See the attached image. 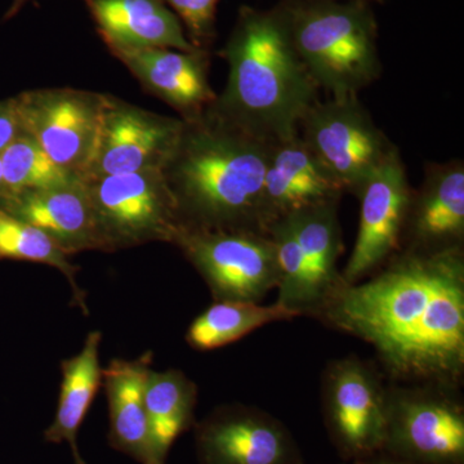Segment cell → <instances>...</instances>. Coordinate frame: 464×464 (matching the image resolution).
<instances>
[{
  "label": "cell",
  "mask_w": 464,
  "mask_h": 464,
  "mask_svg": "<svg viewBox=\"0 0 464 464\" xmlns=\"http://www.w3.org/2000/svg\"><path fill=\"white\" fill-rule=\"evenodd\" d=\"M355 464H415L406 462V460L399 459V458L391 457L386 453H378L375 456L368 458V459L360 460Z\"/></svg>",
  "instance_id": "f1b7e54d"
},
{
  "label": "cell",
  "mask_w": 464,
  "mask_h": 464,
  "mask_svg": "<svg viewBox=\"0 0 464 464\" xmlns=\"http://www.w3.org/2000/svg\"><path fill=\"white\" fill-rule=\"evenodd\" d=\"M267 234L274 241L280 270L276 304L295 311L301 316L314 317L317 298L311 284L306 259L289 217L274 222L268 227Z\"/></svg>",
  "instance_id": "484cf974"
},
{
  "label": "cell",
  "mask_w": 464,
  "mask_h": 464,
  "mask_svg": "<svg viewBox=\"0 0 464 464\" xmlns=\"http://www.w3.org/2000/svg\"><path fill=\"white\" fill-rule=\"evenodd\" d=\"M219 54L227 83L208 110L264 142L298 134L319 87L295 50L284 2L267 11L243 5Z\"/></svg>",
  "instance_id": "7a4b0ae2"
},
{
  "label": "cell",
  "mask_w": 464,
  "mask_h": 464,
  "mask_svg": "<svg viewBox=\"0 0 464 464\" xmlns=\"http://www.w3.org/2000/svg\"><path fill=\"white\" fill-rule=\"evenodd\" d=\"M382 453L415 464H464L459 389L387 381Z\"/></svg>",
  "instance_id": "5b68a950"
},
{
  "label": "cell",
  "mask_w": 464,
  "mask_h": 464,
  "mask_svg": "<svg viewBox=\"0 0 464 464\" xmlns=\"http://www.w3.org/2000/svg\"><path fill=\"white\" fill-rule=\"evenodd\" d=\"M271 145L208 109L199 118L183 121L181 136L161 169L181 228L267 234L262 190Z\"/></svg>",
  "instance_id": "3957f363"
},
{
  "label": "cell",
  "mask_w": 464,
  "mask_h": 464,
  "mask_svg": "<svg viewBox=\"0 0 464 464\" xmlns=\"http://www.w3.org/2000/svg\"><path fill=\"white\" fill-rule=\"evenodd\" d=\"M20 133L70 172L83 179L102 121L105 93L74 88H42L14 97Z\"/></svg>",
  "instance_id": "30bf717a"
},
{
  "label": "cell",
  "mask_w": 464,
  "mask_h": 464,
  "mask_svg": "<svg viewBox=\"0 0 464 464\" xmlns=\"http://www.w3.org/2000/svg\"><path fill=\"white\" fill-rule=\"evenodd\" d=\"M111 53L149 93L172 106L183 121L199 118L218 96L209 83L208 50L143 48Z\"/></svg>",
  "instance_id": "2e32d148"
},
{
  "label": "cell",
  "mask_w": 464,
  "mask_h": 464,
  "mask_svg": "<svg viewBox=\"0 0 464 464\" xmlns=\"http://www.w3.org/2000/svg\"><path fill=\"white\" fill-rule=\"evenodd\" d=\"M301 317L295 311L276 304L264 306L255 302L217 301L195 317L186 333V342L194 350H217L235 343L268 324L292 322Z\"/></svg>",
  "instance_id": "603a6c76"
},
{
  "label": "cell",
  "mask_w": 464,
  "mask_h": 464,
  "mask_svg": "<svg viewBox=\"0 0 464 464\" xmlns=\"http://www.w3.org/2000/svg\"><path fill=\"white\" fill-rule=\"evenodd\" d=\"M110 52L168 48L198 50L164 0H84Z\"/></svg>",
  "instance_id": "ac0fdd59"
},
{
  "label": "cell",
  "mask_w": 464,
  "mask_h": 464,
  "mask_svg": "<svg viewBox=\"0 0 464 464\" xmlns=\"http://www.w3.org/2000/svg\"><path fill=\"white\" fill-rule=\"evenodd\" d=\"M27 2H29V0H14V3H12L11 7H9L7 14H5V20H9V18L16 16L18 12L23 9L24 5H25Z\"/></svg>",
  "instance_id": "f546056e"
},
{
  "label": "cell",
  "mask_w": 464,
  "mask_h": 464,
  "mask_svg": "<svg viewBox=\"0 0 464 464\" xmlns=\"http://www.w3.org/2000/svg\"><path fill=\"white\" fill-rule=\"evenodd\" d=\"M314 317L371 344L387 381L460 389L464 249L401 250L368 279L341 277Z\"/></svg>",
  "instance_id": "6da1fadb"
},
{
  "label": "cell",
  "mask_w": 464,
  "mask_h": 464,
  "mask_svg": "<svg viewBox=\"0 0 464 464\" xmlns=\"http://www.w3.org/2000/svg\"><path fill=\"white\" fill-rule=\"evenodd\" d=\"M102 252L149 243L173 244L181 230L176 201L161 170L83 179Z\"/></svg>",
  "instance_id": "8992f818"
},
{
  "label": "cell",
  "mask_w": 464,
  "mask_h": 464,
  "mask_svg": "<svg viewBox=\"0 0 464 464\" xmlns=\"http://www.w3.org/2000/svg\"><path fill=\"white\" fill-rule=\"evenodd\" d=\"M464 249V163H430L422 185L411 188L401 250L432 253Z\"/></svg>",
  "instance_id": "5bb4252c"
},
{
  "label": "cell",
  "mask_w": 464,
  "mask_h": 464,
  "mask_svg": "<svg viewBox=\"0 0 464 464\" xmlns=\"http://www.w3.org/2000/svg\"><path fill=\"white\" fill-rule=\"evenodd\" d=\"M219 0H164L176 11L194 47L209 51L216 36V12Z\"/></svg>",
  "instance_id": "4316f807"
},
{
  "label": "cell",
  "mask_w": 464,
  "mask_h": 464,
  "mask_svg": "<svg viewBox=\"0 0 464 464\" xmlns=\"http://www.w3.org/2000/svg\"><path fill=\"white\" fill-rule=\"evenodd\" d=\"M338 206L340 201H329L288 216L306 259L317 308L326 295L341 282L337 266L343 252V243Z\"/></svg>",
  "instance_id": "7402d4cb"
},
{
  "label": "cell",
  "mask_w": 464,
  "mask_h": 464,
  "mask_svg": "<svg viewBox=\"0 0 464 464\" xmlns=\"http://www.w3.org/2000/svg\"><path fill=\"white\" fill-rule=\"evenodd\" d=\"M173 246L197 268L215 302L261 304L279 286L276 249L264 232L181 228Z\"/></svg>",
  "instance_id": "ba28073f"
},
{
  "label": "cell",
  "mask_w": 464,
  "mask_h": 464,
  "mask_svg": "<svg viewBox=\"0 0 464 464\" xmlns=\"http://www.w3.org/2000/svg\"><path fill=\"white\" fill-rule=\"evenodd\" d=\"M386 390L380 368L362 357L332 360L324 369V424L344 460L357 463L383 450Z\"/></svg>",
  "instance_id": "9c48e42d"
},
{
  "label": "cell",
  "mask_w": 464,
  "mask_h": 464,
  "mask_svg": "<svg viewBox=\"0 0 464 464\" xmlns=\"http://www.w3.org/2000/svg\"><path fill=\"white\" fill-rule=\"evenodd\" d=\"M411 194L404 161L398 151L357 195L362 201L359 232L346 267L341 273L342 282H362L401 252L402 228Z\"/></svg>",
  "instance_id": "4fadbf2b"
},
{
  "label": "cell",
  "mask_w": 464,
  "mask_h": 464,
  "mask_svg": "<svg viewBox=\"0 0 464 464\" xmlns=\"http://www.w3.org/2000/svg\"><path fill=\"white\" fill-rule=\"evenodd\" d=\"M299 136L343 191L355 197L399 151L356 94L317 101L302 119Z\"/></svg>",
  "instance_id": "52a82bcc"
},
{
  "label": "cell",
  "mask_w": 464,
  "mask_h": 464,
  "mask_svg": "<svg viewBox=\"0 0 464 464\" xmlns=\"http://www.w3.org/2000/svg\"><path fill=\"white\" fill-rule=\"evenodd\" d=\"M0 208L47 234L67 256L101 250L83 179L0 199Z\"/></svg>",
  "instance_id": "e0dca14e"
},
{
  "label": "cell",
  "mask_w": 464,
  "mask_h": 464,
  "mask_svg": "<svg viewBox=\"0 0 464 464\" xmlns=\"http://www.w3.org/2000/svg\"><path fill=\"white\" fill-rule=\"evenodd\" d=\"M365 2H368V0H365ZM378 2H380V0H378Z\"/></svg>",
  "instance_id": "1f68e13d"
},
{
  "label": "cell",
  "mask_w": 464,
  "mask_h": 464,
  "mask_svg": "<svg viewBox=\"0 0 464 464\" xmlns=\"http://www.w3.org/2000/svg\"><path fill=\"white\" fill-rule=\"evenodd\" d=\"M152 353L139 359H114L102 369V383L109 402L111 447L140 464H160L152 449L145 387L151 371Z\"/></svg>",
  "instance_id": "d6986e66"
},
{
  "label": "cell",
  "mask_w": 464,
  "mask_h": 464,
  "mask_svg": "<svg viewBox=\"0 0 464 464\" xmlns=\"http://www.w3.org/2000/svg\"><path fill=\"white\" fill-rule=\"evenodd\" d=\"M198 395L197 383L182 371H150L145 406L150 438L159 463L167 464L168 454L176 440L195 426Z\"/></svg>",
  "instance_id": "44dd1931"
},
{
  "label": "cell",
  "mask_w": 464,
  "mask_h": 464,
  "mask_svg": "<svg viewBox=\"0 0 464 464\" xmlns=\"http://www.w3.org/2000/svg\"><path fill=\"white\" fill-rule=\"evenodd\" d=\"M182 128L181 118L155 114L105 94L99 141L83 179L163 169Z\"/></svg>",
  "instance_id": "8fae6325"
},
{
  "label": "cell",
  "mask_w": 464,
  "mask_h": 464,
  "mask_svg": "<svg viewBox=\"0 0 464 464\" xmlns=\"http://www.w3.org/2000/svg\"><path fill=\"white\" fill-rule=\"evenodd\" d=\"M5 195V181H3L2 163H0V199Z\"/></svg>",
  "instance_id": "4dcf8cb0"
},
{
  "label": "cell",
  "mask_w": 464,
  "mask_h": 464,
  "mask_svg": "<svg viewBox=\"0 0 464 464\" xmlns=\"http://www.w3.org/2000/svg\"><path fill=\"white\" fill-rule=\"evenodd\" d=\"M101 341L102 333L91 332L82 350L61 362L63 381L56 413L44 431L45 441L69 445L75 464H87L79 451L78 433L102 383Z\"/></svg>",
  "instance_id": "ffe728a7"
},
{
  "label": "cell",
  "mask_w": 464,
  "mask_h": 464,
  "mask_svg": "<svg viewBox=\"0 0 464 464\" xmlns=\"http://www.w3.org/2000/svg\"><path fill=\"white\" fill-rule=\"evenodd\" d=\"M290 35L319 90L359 94L381 76L377 21L365 0H283Z\"/></svg>",
  "instance_id": "277c9868"
},
{
  "label": "cell",
  "mask_w": 464,
  "mask_h": 464,
  "mask_svg": "<svg viewBox=\"0 0 464 464\" xmlns=\"http://www.w3.org/2000/svg\"><path fill=\"white\" fill-rule=\"evenodd\" d=\"M195 447L200 464H304L288 427L256 406L216 408L195 423Z\"/></svg>",
  "instance_id": "7c38bea8"
},
{
  "label": "cell",
  "mask_w": 464,
  "mask_h": 464,
  "mask_svg": "<svg viewBox=\"0 0 464 464\" xmlns=\"http://www.w3.org/2000/svg\"><path fill=\"white\" fill-rule=\"evenodd\" d=\"M5 195L44 190L82 179L78 174L58 166L38 143L20 133L0 152ZM2 198V199H3Z\"/></svg>",
  "instance_id": "d4e9b609"
},
{
  "label": "cell",
  "mask_w": 464,
  "mask_h": 464,
  "mask_svg": "<svg viewBox=\"0 0 464 464\" xmlns=\"http://www.w3.org/2000/svg\"><path fill=\"white\" fill-rule=\"evenodd\" d=\"M69 257L47 234L0 208V259L56 268L69 282L75 306L88 315L87 295L76 280L79 267Z\"/></svg>",
  "instance_id": "cb8c5ba5"
},
{
  "label": "cell",
  "mask_w": 464,
  "mask_h": 464,
  "mask_svg": "<svg viewBox=\"0 0 464 464\" xmlns=\"http://www.w3.org/2000/svg\"><path fill=\"white\" fill-rule=\"evenodd\" d=\"M20 134L14 97L0 101V152Z\"/></svg>",
  "instance_id": "83f0119b"
},
{
  "label": "cell",
  "mask_w": 464,
  "mask_h": 464,
  "mask_svg": "<svg viewBox=\"0 0 464 464\" xmlns=\"http://www.w3.org/2000/svg\"><path fill=\"white\" fill-rule=\"evenodd\" d=\"M344 194L299 133L271 145L262 190L266 232L284 217L329 201H341Z\"/></svg>",
  "instance_id": "9a60e30c"
}]
</instances>
